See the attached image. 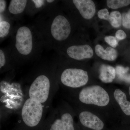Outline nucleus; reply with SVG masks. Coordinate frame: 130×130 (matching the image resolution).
Instances as JSON below:
<instances>
[{
    "instance_id": "1",
    "label": "nucleus",
    "mask_w": 130,
    "mask_h": 130,
    "mask_svg": "<svg viewBox=\"0 0 130 130\" xmlns=\"http://www.w3.org/2000/svg\"><path fill=\"white\" fill-rule=\"evenodd\" d=\"M70 94L69 101L98 114L112 125L119 123L118 109L108 88L91 84Z\"/></svg>"
},
{
    "instance_id": "2",
    "label": "nucleus",
    "mask_w": 130,
    "mask_h": 130,
    "mask_svg": "<svg viewBox=\"0 0 130 130\" xmlns=\"http://www.w3.org/2000/svg\"><path fill=\"white\" fill-rule=\"evenodd\" d=\"M46 108L40 102L28 98L22 106L21 123L15 130H41Z\"/></svg>"
},
{
    "instance_id": "3",
    "label": "nucleus",
    "mask_w": 130,
    "mask_h": 130,
    "mask_svg": "<svg viewBox=\"0 0 130 130\" xmlns=\"http://www.w3.org/2000/svg\"><path fill=\"white\" fill-rule=\"evenodd\" d=\"M48 76L40 74L30 85L28 91V98L34 99L47 107L58 88Z\"/></svg>"
},
{
    "instance_id": "4",
    "label": "nucleus",
    "mask_w": 130,
    "mask_h": 130,
    "mask_svg": "<svg viewBox=\"0 0 130 130\" xmlns=\"http://www.w3.org/2000/svg\"><path fill=\"white\" fill-rule=\"evenodd\" d=\"M74 109L81 130H110L106 121L98 114L70 102Z\"/></svg>"
},
{
    "instance_id": "5",
    "label": "nucleus",
    "mask_w": 130,
    "mask_h": 130,
    "mask_svg": "<svg viewBox=\"0 0 130 130\" xmlns=\"http://www.w3.org/2000/svg\"><path fill=\"white\" fill-rule=\"evenodd\" d=\"M89 80L88 72L80 68H66L63 70L59 78L61 85L70 90V93L89 85Z\"/></svg>"
},
{
    "instance_id": "6",
    "label": "nucleus",
    "mask_w": 130,
    "mask_h": 130,
    "mask_svg": "<svg viewBox=\"0 0 130 130\" xmlns=\"http://www.w3.org/2000/svg\"><path fill=\"white\" fill-rule=\"evenodd\" d=\"M33 46L32 33L26 26L20 27L16 32L15 47L19 53L27 55L31 53Z\"/></svg>"
},
{
    "instance_id": "7",
    "label": "nucleus",
    "mask_w": 130,
    "mask_h": 130,
    "mask_svg": "<svg viewBox=\"0 0 130 130\" xmlns=\"http://www.w3.org/2000/svg\"><path fill=\"white\" fill-rule=\"evenodd\" d=\"M57 108L62 120L64 130H81L79 125L75 120V111L69 102L64 101Z\"/></svg>"
},
{
    "instance_id": "8",
    "label": "nucleus",
    "mask_w": 130,
    "mask_h": 130,
    "mask_svg": "<svg viewBox=\"0 0 130 130\" xmlns=\"http://www.w3.org/2000/svg\"><path fill=\"white\" fill-rule=\"evenodd\" d=\"M71 32V25L67 19L62 15L56 16L51 26L53 37L56 41H64L69 37Z\"/></svg>"
},
{
    "instance_id": "9",
    "label": "nucleus",
    "mask_w": 130,
    "mask_h": 130,
    "mask_svg": "<svg viewBox=\"0 0 130 130\" xmlns=\"http://www.w3.org/2000/svg\"><path fill=\"white\" fill-rule=\"evenodd\" d=\"M116 103L120 116V121L124 116L130 117V102L127 100L126 94L117 88H108Z\"/></svg>"
},
{
    "instance_id": "10",
    "label": "nucleus",
    "mask_w": 130,
    "mask_h": 130,
    "mask_svg": "<svg viewBox=\"0 0 130 130\" xmlns=\"http://www.w3.org/2000/svg\"><path fill=\"white\" fill-rule=\"evenodd\" d=\"M67 53L70 58L79 60L92 58L94 52L89 45L85 44L69 47L67 48Z\"/></svg>"
},
{
    "instance_id": "11",
    "label": "nucleus",
    "mask_w": 130,
    "mask_h": 130,
    "mask_svg": "<svg viewBox=\"0 0 130 130\" xmlns=\"http://www.w3.org/2000/svg\"><path fill=\"white\" fill-rule=\"evenodd\" d=\"M73 2L82 17L86 19H91L95 13L96 7L91 0H73Z\"/></svg>"
},
{
    "instance_id": "12",
    "label": "nucleus",
    "mask_w": 130,
    "mask_h": 130,
    "mask_svg": "<svg viewBox=\"0 0 130 130\" xmlns=\"http://www.w3.org/2000/svg\"><path fill=\"white\" fill-rule=\"evenodd\" d=\"M43 130H64L62 120L57 108L52 110L48 118L45 120Z\"/></svg>"
},
{
    "instance_id": "13",
    "label": "nucleus",
    "mask_w": 130,
    "mask_h": 130,
    "mask_svg": "<svg viewBox=\"0 0 130 130\" xmlns=\"http://www.w3.org/2000/svg\"><path fill=\"white\" fill-rule=\"evenodd\" d=\"M116 76V69L109 65L102 64L100 67L99 78L103 83H110Z\"/></svg>"
},
{
    "instance_id": "14",
    "label": "nucleus",
    "mask_w": 130,
    "mask_h": 130,
    "mask_svg": "<svg viewBox=\"0 0 130 130\" xmlns=\"http://www.w3.org/2000/svg\"><path fill=\"white\" fill-rule=\"evenodd\" d=\"M95 49L97 56L105 60L113 61L118 57V52L113 48L108 47L105 50L102 46L98 44L95 46Z\"/></svg>"
},
{
    "instance_id": "15",
    "label": "nucleus",
    "mask_w": 130,
    "mask_h": 130,
    "mask_svg": "<svg viewBox=\"0 0 130 130\" xmlns=\"http://www.w3.org/2000/svg\"><path fill=\"white\" fill-rule=\"evenodd\" d=\"M27 2L28 1L26 0H12L9 4L8 10L12 14L21 13L25 9Z\"/></svg>"
},
{
    "instance_id": "16",
    "label": "nucleus",
    "mask_w": 130,
    "mask_h": 130,
    "mask_svg": "<svg viewBox=\"0 0 130 130\" xmlns=\"http://www.w3.org/2000/svg\"><path fill=\"white\" fill-rule=\"evenodd\" d=\"M108 21L113 27L119 28L121 25L122 16L120 12L118 11L112 12L109 14Z\"/></svg>"
},
{
    "instance_id": "17",
    "label": "nucleus",
    "mask_w": 130,
    "mask_h": 130,
    "mask_svg": "<svg viewBox=\"0 0 130 130\" xmlns=\"http://www.w3.org/2000/svg\"><path fill=\"white\" fill-rule=\"evenodd\" d=\"M106 2L107 6L113 9H118L130 4L129 0H108Z\"/></svg>"
},
{
    "instance_id": "18",
    "label": "nucleus",
    "mask_w": 130,
    "mask_h": 130,
    "mask_svg": "<svg viewBox=\"0 0 130 130\" xmlns=\"http://www.w3.org/2000/svg\"><path fill=\"white\" fill-rule=\"evenodd\" d=\"M116 74L117 77L120 80L130 81V75L126 73L129 70L128 68H124L120 66L116 67Z\"/></svg>"
},
{
    "instance_id": "19",
    "label": "nucleus",
    "mask_w": 130,
    "mask_h": 130,
    "mask_svg": "<svg viewBox=\"0 0 130 130\" xmlns=\"http://www.w3.org/2000/svg\"><path fill=\"white\" fill-rule=\"evenodd\" d=\"M10 27V24L7 21H2L0 22V37L1 38H3L8 35Z\"/></svg>"
},
{
    "instance_id": "20",
    "label": "nucleus",
    "mask_w": 130,
    "mask_h": 130,
    "mask_svg": "<svg viewBox=\"0 0 130 130\" xmlns=\"http://www.w3.org/2000/svg\"><path fill=\"white\" fill-rule=\"evenodd\" d=\"M122 24L124 27L130 29V9L122 15Z\"/></svg>"
},
{
    "instance_id": "21",
    "label": "nucleus",
    "mask_w": 130,
    "mask_h": 130,
    "mask_svg": "<svg viewBox=\"0 0 130 130\" xmlns=\"http://www.w3.org/2000/svg\"><path fill=\"white\" fill-rule=\"evenodd\" d=\"M105 41L112 47L115 48L118 46L119 41L116 37L112 36H108L105 37Z\"/></svg>"
},
{
    "instance_id": "22",
    "label": "nucleus",
    "mask_w": 130,
    "mask_h": 130,
    "mask_svg": "<svg viewBox=\"0 0 130 130\" xmlns=\"http://www.w3.org/2000/svg\"><path fill=\"white\" fill-rule=\"evenodd\" d=\"M98 15L99 18L108 21L109 14V12L106 8L101 9L98 13Z\"/></svg>"
},
{
    "instance_id": "23",
    "label": "nucleus",
    "mask_w": 130,
    "mask_h": 130,
    "mask_svg": "<svg viewBox=\"0 0 130 130\" xmlns=\"http://www.w3.org/2000/svg\"><path fill=\"white\" fill-rule=\"evenodd\" d=\"M110 130H130V128H128L125 125L118 123L112 125Z\"/></svg>"
},
{
    "instance_id": "24",
    "label": "nucleus",
    "mask_w": 130,
    "mask_h": 130,
    "mask_svg": "<svg viewBox=\"0 0 130 130\" xmlns=\"http://www.w3.org/2000/svg\"><path fill=\"white\" fill-rule=\"evenodd\" d=\"M126 35L125 32L122 30L117 31L115 34V37L118 40H122L125 39Z\"/></svg>"
},
{
    "instance_id": "25",
    "label": "nucleus",
    "mask_w": 130,
    "mask_h": 130,
    "mask_svg": "<svg viewBox=\"0 0 130 130\" xmlns=\"http://www.w3.org/2000/svg\"><path fill=\"white\" fill-rule=\"evenodd\" d=\"M6 59L5 53L2 50H0V68L1 69L6 64Z\"/></svg>"
},
{
    "instance_id": "26",
    "label": "nucleus",
    "mask_w": 130,
    "mask_h": 130,
    "mask_svg": "<svg viewBox=\"0 0 130 130\" xmlns=\"http://www.w3.org/2000/svg\"><path fill=\"white\" fill-rule=\"evenodd\" d=\"M6 7V2L5 0L0 1V13H2L5 11Z\"/></svg>"
},
{
    "instance_id": "27",
    "label": "nucleus",
    "mask_w": 130,
    "mask_h": 130,
    "mask_svg": "<svg viewBox=\"0 0 130 130\" xmlns=\"http://www.w3.org/2000/svg\"><path fill=\"white\" fill-rule=\"evenodd\" d=\"M35 3L36 7L37 8H40L42 6L43 4L44 1H32Z\"/></svg>"
},
{
    "instance_id": "28",
    "label": "nucleus",
    "mask_w": 130,
    "mask_h": 130,
    "mask_svg": "<svg viewBox=\"0 0 130 130\" xmlns=\"http://www.w3.org/2000/svg\"><path fill=\"white\" fill-rule=\"evenodd\" d=\"M54 1H53V0H47V2L49 3H51L54 2Z\"/></svg>"
},
{
    "instance_id": "29",
    "label": "nucleus",
    "mask_w": 130,
    "mask_h": 130,
    "mask_svg": "<svg viewBox=\"0 0 130 130\" xmlns=\"http://www.w3.org/2000/svg\"><path fill=\"white\" fill-rule=\"evenodd\" d=\"M128 92H129V96L130 97V86H129V89H128Z\"/></svg>"
},
{
    "instance_id": "30",
    "label": "nucleus",
    "mask_w": 130,
    "mask_h": 130,
    "mask_svg": "<svg viewBox=\"0 0 130 130\" xmlns=\"http://www.w3.org/2000/svg\"><path fill=\"white\" fill-rule=\"evenodd\" d=\"M41 130H43V128H42V129Z\"/></svg>"
}]
</instances>
